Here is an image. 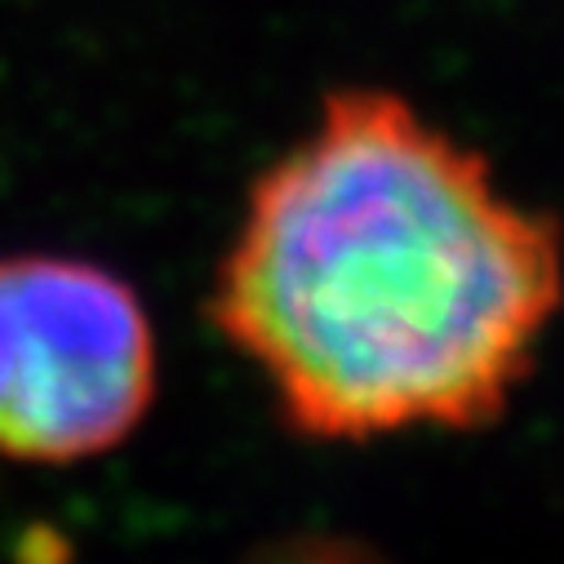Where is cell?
<instances>
[{
    "label": "cell",
    "instance_id": "6da1fadb",
    "mask_svg": "<svg viewBox=\"0 0 564 564\" xmlns=\"http://www.w3.org/2000/svg\"><path fill=\"white\" fill-rule=\"evenodd\" d=\"M564 299L551 218L404 98L334 94L253 187L214 321L316 441L498 417Z\"/></svg>",
    "mask_w": 564,
    "mask_h": 564
},
{
    "label": "cell",
    "instance_id": "7a4b0ae2",
    "mask_svg": "<svg viewBox=\"0 0 564 564\" xmlns=\"http://www.w3.org/2000/svg\"><path fill=\"white\" fill-rule=\"evenodd\" d=\"M156 391V338L120 275L0 258V458L80 463L116 449Z\"/></svg>",
    "mask_w": 564,
    "mask_h": 564
},
{
    "label": "cell",
    "instance_id": "3957f363",
    "mask_svg": "<svg viewBox=\"0 0 564 564\" xmlns=\"http://www.w3.org/2000/svg\"><path fill=\"white\" fill-rule=\"evenodd\" d=\"M258 564H382L378 555H369L356 542H338V538H294L271 546Z\"/></svg>",
    "mask_w": 564,
    "mask_h": 564
}]
</instances>
